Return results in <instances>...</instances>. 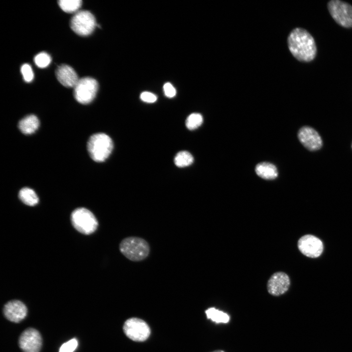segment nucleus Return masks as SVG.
<instances>
[{
  "label": "nucleus",
  "mask_w": 352,
  "mask_h": 352,
  "mask_svg": "<svg viewBox=\"0 0 352 352\" xmlns=\"http://www.w3.org/2000/svg\"><path fill=\"white\" fill-rule=\"evenodd\" d=\"M194 161L192 155L187 151L178 152L174 158L175 165L178 167H184L191 165Z\"/></svg>",
  "instance_id": "19"
},
{
  "label": "nucleus",
  "mask_w": 352,
  "mask_h": 352,
  "mask_svg": "<svg viewBox=\"0 0 352 352\" xmlns=\"http://www.w3.org/2000/svg\"><path fill=\"white\" fill-rule=\"evenodd\" d=\"M210 352H225L224 351L222 350H217Z\"/></svg>",
  "instance_id": "27"
},
{
  "label": "nucleus",
  "mask_w": 352,
  "mask_h": 352,
  "mask_svg": "<svg viewBox=\"0 0 352 352\" xmlns=\"http://www.w3.org/2000/svg\"><path fill=\"white\" fill-rule=\"evenodd\" d=\"M255 172L258 176L265 179H273L278 176L275 166L268 162L258 164L255 167Z\"/></svg>",
  "instance_id": "16"
},
{
  "label": "nucleus",
  "mask_w": 352,
  "mask_h": 352,
  "mask_svg": "<svg viewBox=\"0 0 352 352\" xmlns=\"http://www.w3.org/2000/svg\"><path fill=\"white\" fill-rule=\"evenodd\" d=\"M34 60L37 66L40 68H44L50 63L51 58L46 52H42L35 56Z\"/></svg>",
  "instance_id": "22"
},
{
  "label": "nucleus",
  "mask_w": 352,
  "mask_h": 352,
  "mask_svg": "<svg viewBox=\"0 0 352 352\" xmlns=\"http://www.w3.org/2000/svg\"><path fill=\"white\" fill-rule=\"evenodd\" d=\"M82 1L81 0H60L58 4L60 8L67 13H73L81 7Z\"/></svg>",
  "instance_id": "20"
},
{
  "label": "nucleus",
  "mask_w": 352,
  "mask_h": 352,
  "mask_svg": "<svg viewBox=\"0 0 352 352\" xmlns=\"http://www.w3.org/2000/svg\"><path fill=\"white\" fill-rule=\"evenodd\" d=\"M55 74L59 82L67 88H74L79 80L74 69L66 64L58 66L56 69Z\"/></svg>",
  "instance_id": "14"
},
{
  "label": "nucleus",
  "mask_w": 352,
  "mask_h": 352,
  "mask_svg": "<svg viewBox=\"0 0 352 352\" xmlns=\"http://www.w3.org/2000/svg\"><path fill=\"white\" fill-rule=\"evenodd\" d=\"M290 284V279L286 273L277 272L273 274L268 280L267 290L270 295L279 296L288 290Z\"/></svg>",
  "instance_id": "12"
},
{
  "label": "nucleus",
  "mask_w": 352,
  "mask_h": 352,
  "mask_svg": "<svg viewBox=\"0 0 352 352\" xmlns=\"http://www.w3.org/2000/svg\"><path fill=\"white\" fill-rule=\"evenodd\" d=\"M23 78L26 82H30L34 78V73L31 66L28 64H23L21 68Z\"/></svg>",
  "instance_id": "24"
},
{
  "label": "nucleus",
  "mask_w": 352,
  "mask_h": 352,
  "mask_svg": "<svg viewBox=\"0 0 352 352\" xmlns=\"http://www.w3.org/2000/svg\"><path fill=\"white\" fill-rule=\"evenodd\" d=\"M19 345L23 352H39L42 345L41 335L35 329H27L21 334Z\"/></svg>",
  "instance_id": "9"
},
{
  "label": "nucleus",
  "mask_w": 352,
  "mask_h": 352,
  "mask_svg": "<svg viewBox=\"0 0 352 352\" xmlns=\"http://www.w3.org/2000/svg\"><path fill=\"white\" fill-rule=\"evenodd\" d=\"M125 334L136 342H143L150 336L151 330L148 324L142 319L132 317L127 319L123 326Z\"/></svg>",
  "instance_id": "8"
},
{
  "label": "nucleus",
  "mask_w": 352,
  "mask_h": 352,
  "mask_svg": "<svg viewBox=\"0 0 352 352\" xmlns=\"http://www.w3.org/2000/svg\"><path fill=\"white\" fill-rule=\"evenodd\" d=\"M70 27L77 34L86 36L91 34L96 26L95 18L89 11L80 10L71 18Z\"/></svg>",
  "instance_id": "6"
},
{
  "label": "nucleus",
  "mask_w": 352,
  "mask_h": 352,
  "mask_svg": "<svg viewBox=\"0 0 352 352\" xmlns=\"http://www.w3.org/2000/svg\"><path fill=\"white\" fill-rule=\"evenodd\" d=\"M298 137L301 144L310 151H316L323 146L322 139L318 132L309 126H303L298 132Z\"/></svg>",
  "instance_id": "11"
},
{
  "label": "nucleus",
  "mask_w": 352,
  "mask_h": 352,
  "mask_svg": "<svg viewBox=\"0 0 352 352\" xmlns=\"http://www.w3.org/2000/svg\"><path fill=\"white\" fill-rule=\"evenodd\" d=\"M27 313L26 306L19 300H12L7 302L3 308V314L10 321L19 323L23 320Z\"/></svg>",
  "instance_id": "13"
},
{
  "label": "nucleus",
  "mask_w": 352,
  "mask_h": 352,
  "mask_svg": "<svg viewBox=\"0 0 352 352\" xmlns=\"http://www.w3.org/2000/svg\"><path fill=\"white\" fill-rule=\"evenodd\" d=\"M77 346V340L76 338H72L63 344L60 348L59 352H73Z\"/></svg>",
  "instance_id": "23"
},
{
  "label": "nucleus",
  "mask_w": 352,
  "mask_h": 352,
  "mask_svg": "<svg viewBox=\"0 0 352 352\" xmlns=\"http://www.w3.org/2000/svg\"><path fill=\"white\" fill-rule=\"evenodd\" d=\"M71 221L73 227L80 233L88 235L97 229L98 223L94 215L88 209L79 208L71 214Z\"/></svg>",
  "instance_id": "4"
},
{
  "label": "nucleus",
  "mask_w": 352,
  "mask_h": 352,
  "mask_svg": "<svg viewBox=\"0 0 352 352\" xmlns=\"http://www.w3.org/2000/svg\"><path fill=\"white\" fill-rule=\"evenodd\" d=\"M113 142L110 137L104 133L91 135L87 143V148L91 158L95 161H104L110 155L113 149Z\"/></svg>",
  "instance_id": "3"
},
{
  "label": "nucleus",
  "mask_w": 352,
  "mask_h": 352,
  "mask_svg": "<svg viewBox=\"0 0 352 352\" xmlns=\"http://www.w3.org/2000/svg\"><path fill=\"white\" fill-rule=\"evenodd\" d=\"M207 318L211 320L216 324L228 323L230 319L229 315L222 311L211 307L205 310Z\"/></svg>",
  "instance_id": "17"
},
{
  "label": "nucleus",
  "mask_w": 352,
  "mask_h": 352,
  "mask_svg": "<svg viewBox=\"0 0 352 352\" xmlns=\"http://www.w3.org/2000/svg\"><path fill=\"white\" fill-rule=\"evenodd\" d=\"M19 197L23 203L29 206H34L39 202V198L35 192L28 187L23 188L20 191Z\"/></svg>",
  "instance_id": "18"
},
{
  "label": "nucleus",
  "mask_w": 352,
  "mask_h": 352,
  "mask_svg": "<svg viewBox=\"0 0 352 352\" xmlns=\"http://www.w3.org/2000/svg\"><path fill=\"white\" fill-rule=\"evenodd\" d=\"M287 44L292 55L300 62H310L316 57L317 47L315 40L304 28L292 30L288 36Z\"/></svg>",
  "instance_id": "1"
},
{
  "label": "nucleus",
  "mask_w": 352,
  "mask_h": 352,
  "mask_svg": "<svg viewBox=\"0 0 352 352\" xmlns=\"http://www.w3.org/2000/svg\"><path fill=\"white\" fill-rule=\"evenodd\" d=\"M40 122L36 116L33 114L27 115L21 119L18 127L21 132L25 134L34 133L38 128Z\"/></svg>",
  "instance_id": "15"
},
{
  "label": "nucleus",
  "mask_w": 352,
  "mask_h": 352,
  "mask_svg": "<svg viewBox=\"0 0 352 352\" xmlns=\"http://www.w3.org/2000/svg\"></svg>",
  "instance_id": "28"
},
{
  "label": "nucleus",
  "mask_w": 352,
  "mask_h": 352,
  "mask_svg": "<svg viewBox=\"0 0 352 352\" xmlns=\"http://www.w3.org/2000/svg\"><path fill=\"white\" fill-rule=\"evenodd\" d=\"M119 249L125 257L133 262L145 259L150 252L148 242L137 237H129L124 239L119 244Z\"/></svg>",
  "instance_id": "2"
},
{
  "label": "nucleus",
  "mask_w": 352,
  "mask_h": 352,
  "mask_svg": "<svg viewBox=\"0 0 352 352\" xmlns=\"http://www.w3.org/2000/svg\"><path fill=\"white\" fill-rule=\"evenodd\" d=\"M98 89L97 81L93 78L85 77L79 79L74 87V96L79 103L88 104L96 96Z\"/></svg>",
  "instance_id": "7"
},
{
  "label": "nucleus",
  "mask_w": 352,
  "mask_h": 352,
  "mask_svg": "<svg viewBox=\"0 0 352 352\" xmlns=\"http://www.w3.org/2000/svg\"><path fill=\"white\" fill-rule=\"evenodd\" d=\"M327 6L330 16L338 24L346 28H352V6L350 3L331 0Z\"/></svg>",
  "instance_id": "5"
},
{
  "label": "nucleus",
  "mask_w": 352,
  "mask_h": 352,
  "mask_svg": "<svg viewBox=\"0 0 352 352\" xmlns=\"http://www.w3.org/2000/svg\"><path fill=\"white\" fill-rule=\"evenodd\" d=\"M298 247L303 254L310 258L318 257L323 250L321 241L311 235H306L300 238L298 242Z\"/></svg>",
  "instance_id": "10"
},
{
  "label": "nucleus",
  "mask_w": 352,
  "mask_h": 352,
  "mask_svg": "<svg viewBox=\"0 0 352 352\" xmlns=\"http://www.w3.org/2000/svg\"><path fill=\"white\" fill-rule=\"evenodd\" d=\"M163 90L165 96L169 98H172L176 94V90L170 83H166L164 85Z\"/></svg>",
  "instance_id": "26"
},
{
  "label": "nucleus",
  "mask_w": 352,
  "mask_h": 352,
  "mask_svg": "<svg viewBox=\"0 0 352 352\" xmlns=\"http://www.w3.org/2000/svg\"><path fill=\"white\" fill-rule=\"evenodd\" d=\"M140 99L145 102L152 103L155 102L156 101L157 96L152 92L144 91L141 93L140 95Z\"/></svg>",
  "instance_id": "25"
},
{
  "label": "nucleus",
  "mask_w": 352,
  "mask_h": 352,
  "mask_svg": "<svg viewBox=\"0 0 352 352\" xmlns=\"http://www.w3.org/2000/svg\"><path fill=\"white\" fill-rule=\"evenodd\" d=\"M203 122L202 115L198 113H193L188 116L186 120V126L190 130L197 129Z\"/></svg>",
  "instance_id": "21"
}]
</instances>
